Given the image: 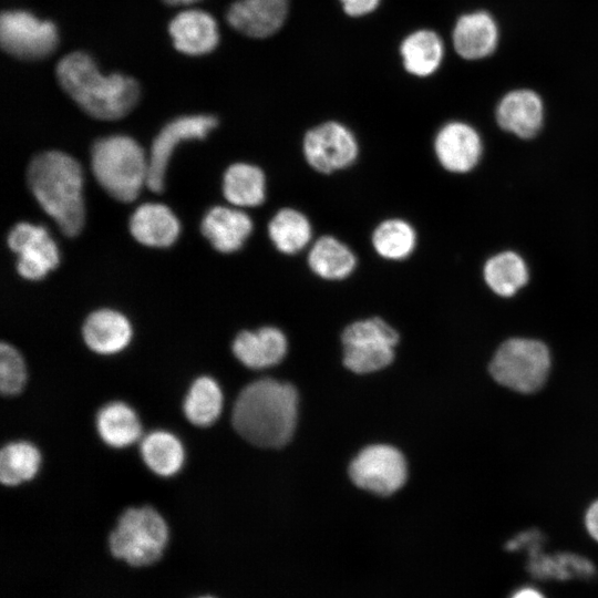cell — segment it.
<instances>
[{
  "instance_id": "1",
  "label": "cell",
  "mask_w": 598,
  "mask_h": 598,
  "mask_svg": "<svg viewBox=\"0 0 598 598\" xmlns=\"http://www.w3.org/2000/svg\"><path fill=\"white\" fill-rule=\"evenodd\" d=\"M298 415V393L289 383L260 379L245 386L233 409L236 432L259 447H280L291 439Z\"/></svg>"
},
{
  "instance_id": "2",
  "label": "cell",
  "mask_w": 598,
  "mask_h": 598,
  "mask_svg": "<svg viewBox=\"0 0 598 598\" xmlns=\"http://www.w3.org/2000/svg\"><path fill=\"white\" fill-rule=\"evenodd\" d=\"M61 87L89 115L113 121L125 116L140 97L137 82L126 75L104 76L93 59L84 52H73L56 65Z\"/></svg>"
},
{
  "instance_id": "3",
  "label": "cell",
  "mask_w": 598,
  "mask_h": 598,
  "mask_svg": "<svg viewBox=\"0 0 598 598\" xmlns=\"http://www.w3.org/2000/svg\"><path fill=\"white\" fill-rule=\"evenodd\" d=\"M30 190L42 209L68 237L84 225L83 174L80 164L60 151H48L32 158L27 171Z\"/></svg>"
},
{
  "instance_id": "4",
  "label": "cell",
  "mask_w": 598,
  "mask_h": 598,
  "mask_svg": "<svg viewBox=\"0 0 598 598\" xmlns=\"http://www.w3.org/2000/svg\"><path fill=\"white\" fill-rule=\"evenodd\" d=\"M91 166L97 183L120 202H133L146 185L148 161L144 150L130 136L97 140L91 150Z\"/></svg>"
},
{
  "instance_id": "5",
  "label": "cell",
  "mask_w": 598,
  "mask_h": 598,
  "mask_svg": "<svg viewBox=\"0 0 598 598\" xmlns=\"http://www.w3.org/2000/svg\"><path fill=\"white\" fill-rule=\"evenodd\" d=\"M551 362L550 350L544 341L512 337L492 354L487 371L499 386L519 394H534L546 384Z\"/></svg>"
},
{
  "instance_id": "6",
  "label": "cell",
  "mask_w": 598,
  "mask_h": 598,
  "mask_svg": "<svg viewBox=\"0 0 598 598\" xmlns=\"http://www.w3.org/2000/svg\"><path fill=\"white\" fill-rule=\"evenodd\" d=\"M168 540V527L151 506L130 507L109 535L113 557L132 567L148 566L162 556Z\"/></svg>"
},
{
  "instance_id": "7",
  "label": "cell",
  "mask_w": 598,
  "mask_h": 598,
  "mask_svg": "<svg viewBox=\"0 0 598 598\" xmlns=\"http://www.w3.org/2000/svg\"><path fill=\"white\" fill-rule=\"evenodd\" d=\"M341 341L344 365L355 373H369L392 362L399 333L382 318L373 317L347 326Z\"/></svg>"
},
{
  "instance_id": "8",
  "label": "cell",
  "mask_w": 598,
  "mask_h": 598,
  "mask_svg": "<svg viewBox=\"0 0 598 598\" xmlns=\"http://www.w3.org/2000/svg\"><path fill=\"white\" fill-rule=\"evenodd\" d=\"M301 150L309 167L323 175L351 167L360 153L353 132L338 121H326L309 128L302 137Z\"/></svg>"
},
{
  "instance_id": "9",
  "label": "cell",
  "mask_w": 598,
  "mask_h": 598,
  "mask_svg": "<svg viewBox=\"0 0 598 598\" xmlns=\"http://www.w3.org/2000/svg\"><path fill=\"white\" fill-rule=\"evenodd\" d=\"M58 30L28 11H3L0 18V42L10 55L37 60L50 55L58 45Z\"/></svg>"
},
{
  "instance_id": "10",
  "label": "cell",
  "mask_w": 598,
  "mask_h": 598,
  "mask_svg": "<svg viewBox=\"0 0 598 598\" xmlns=\"http://www.w3.org/2000/svg\"><path fill=\"white\" fill-rule=\"evenodd\" d=\"M349 475L358 487L386 496L404 485L408 467L399 450L374 444L360 451L352 460Z\"/></svg>"
},
{
  "instance_id": "11",
  "label": "cell",
  "mask_w": 598,
  "mask_h": 598,
  "mask_svg": "<svg viewBox=\"0 0 598 598\" xmlns=\"http://www.w3.org/2000/svg\"><path fill=\"white\" fill-rule=\"evenodd\" d=\"M217 125L218 120L207 114L181 116L167 123L153 141L146 186L152 192L161 193L174 148L182 141L205 138Z\"/></svg>"
},
{
  "instance_id": "12",
  "label": "cell",
  "mask_w": 598,
  "mask_h": 598,
  "mask_svg": "<svg viewBox=\"0 0 598 598\" xmlns=\"http://www.w3.org/2000/svg\"><path fill=\"white\" fill-rule=\"evenodd\" d=\"M8 245L19 255L17 270L25 279H42L59 265L58 246L42 226L18 223L9 233Z\"/></svg>"
},
{
  "instance_id": "13",
  "label": "cell",
  "mask_w": 598,
  "mask_h": 598,
  "mask_svg": "<svg viewBox=\"0 0 598 598\" xmlns=\"http://www.w3.org/2000/svg\"><path fill=\"white\" fill-rule=\"evenodd\" d=\"M433 148L437 162L444 169L463 174L477 165L482 154V141L471 125L453 121L437 131Z\"/></svg>"
},
{
  "instance_id": "14",
  "label": "cell",
  "mask_w": 598,
  "mask_h": 598,
  "mask_svg": "<svg viewBox=\"0 0 598 598\" xmlns=\"http://www.w3.org/2000/svg\"><path fill=\"white\" fill-rule=\"evenodd\" d=\"M288 11V0H237L228 9V23L245 35L266 38L277 32Z\"/></svg>"
},
{
  "instance_id": "15",
  "label": "cell",
  "mask_w": 598,
  "mask_h": 598,
  "mask_svg": "<svg viewBox=\"0 0 598 598\" xmlns=\"http://www.w3.org/2000/svg\"><path fill=\"white\" fill-rule=\"evenodd\" d=\"M525 569L539 581H589L598 574L596 564L589 557L569 550H540L526 557Z\"/></svg>"
},
{
  "instance_id": "16",
  "label": "cell",
  "mask_w": 598,
  "mask_h": 598,
  "mask_svg": "<svg viewBox=\"0 0 598 598\" xmlns=\"http://www.w3.org/2000/svg\"><path fill=\"white\" fill-rule=\"evenodd\" d=\"M498 125L520 138L535 136L544 120V104L540 96L528 89H517L506 93L496 109Z\"/></svg>"
},
{
  "instance_id": "17",
  "label": "cell",
  "mask_w": 598,
  "mask_h": 598,
  "mask_svg": "<svg viewBox=\"0 0 598 598\" xmlns=\"http://www.w3.org/2000/svg\"><path fill=\"white\" fill-rule=\"evenodd\" d=\"M453 44L465 60H481L494 53L498 44V25L486 11L461 16L453 29Z\"/></svg>"
},
{
  "instance_id": "18",
  "label": "cell",
  "mask_w": 598,
  "mask_h": 598,
  "mask_svg": "<svg viewBox=\"0 0 598 598\" xmlns=\"http://www.w3.org/2000/svg\"><path fill=\"white\" fill-rule=\"evenodd\" d=\"M252 228V220L245 212L227 206H214L202 221L203 235L216 250L224 254L239 250Z\"/></svg>"
},
{
  "instance_id": "19",
  "label": "cell",
  "mask_w": 598,
  "mask_h": 598,
  "mask_svg": "<svg viewBox=\"0 0 598 598\" xmlns=\"http://www.w3.org/2000/svg\"><path fill=\"white\" fill-rule=\"evenodd\" d=\"M283 332L271 326L256 331L244 330L233 341L235 357L250 369H264L279 363L287 352Z\"/></svg>"
},
{
  "instance_id": "20",
  "label": "cell",
  "mask_w": 598,
  "mask_h": 598,
  "mask_svg": "<svg viewBox=\"0 0 598 598\" xmlns=\"http://www.w3.org/2000/svg\"><path fill=\"white\" fill-rule=\"evenodd\" d=\"M174 47L189 55H200L213 51L219 40L215 19L200 10L178 13L169 23Z\"/></svg>"
},
{
  "instance_id": "21",
  "label": "cell",
  "mask_w": 598,
  "mask_h": 598,
  "mask_svg": "<svg viewBox=\"0 0 598 598\" xmlns=\"http://www.w3.org/2000/svg\"><path fill=\"white\" fill-rule=\"evenodd\" d=\"M357 265L354 251L333 235L318 237L307 254V266L310 271L326 281H342L349 278Z\"/></svg>"
},
{
  "instance_id": "22",
  "label": "cell",
  "mask_w": 598,
  "mask_h": 598,
  "mask_svg": "<svg viewBox=\"0 0 598 598\" xmlns=\"http://www.w3.org/2000/svg\"><path fill=\"white\" fill-rule=\"evenodd\" d=\"M86 346L100 354L122 351L131 341L132 327L121 312L100 309L89 315L82 328Z\"/></svg>"
},
{
  "instance_id": "23",
  "label": "cell",
  "mask_w": 598,
  "mask_h": 598,
  "mask_svg": "<svg viewBox=\"0 0 598 598\" xmlns=\"http://www.w3.org/2000/svg\"><path fill=\"white\" fill-rule=\"evenodd\" d=\"M179 228L177 217L161 203L138 206L130 219L132 236L150 247H169L177 239Z\"/></svg>"
},
{
  "instance_id": "24",
  "label": "cell",
  "mask_w": 598,
  "mask_h": 598,
  "mask_svg": "<svg viewBox=\"0 0 598 598\" xmlns=\"http://www.w3.org/2000/svg\"><path fill=\"white\" fill-rule=\"evenodd\" d=\"M269 240L277 251L293 256L312 240V225L308 216L293 207H281L267 225Z\"/></svg>"
},
{
  "instance_id": "25",
  "label": "cell",
  "mask_w": 598,
  "mask_h": 598,
  "mask_svg": "<svg viewBox=\"0 0 598 598\" xmlns=\"http://www.w3.org/2000/svg\"><path fill=\"white\" fill-rule=\"evenodd\" d=\"M223 193L235 207L260 206L267 195L265 172L250 163H234L224 173Z\"/></svg>"
},
{
  "instance_id": "26",
  "label": "cell",
  "mask_w": 598,
  "mask_h": 598,
  "mask_svg": "<svg viewBox=\"0 0 598 598\" xmlns=\"http://www.w3.org/2000/svg\"><path fill=\"white\" fill-rule=\"evenodd\" d=\"M371 244L375 254L382 259L402 261L414 252L417 233L406 219L389 217L374 227Z\"/></svg>"
},
{
  "instance_id": "27",
  "label": "cell",
  "mask_w": 598,
  "mask_h": 598,
  "mask_svg": "<svg viewBox=\"0 0 598 598\" xmlns=\"http://www.w3.org/2000/svg\"><path fill=\"white\" fill-rule=\"evenodd\" d=\"M96 430L104 443L112 447H126L142 435V425L135 411L123 402L104 405L96 415Z\"/></svg>"
},
{
  "instance_id": "28",
  "label": "cell",
  "mask_w": 598,
  "mask_h": 598,
  "mask_svg": "<svg viewBox=\"0 0 598 598\" xmlns=\"http://www.w3.org/2000/svg\"><path fill=\"white\" fill-rule=\"evenodd\" d=\"M405 70L416 76L434 73L444 54L441 38L432 30H419L409 34L400 48Z\"/></svg>"
},
{
  "instance_id": "29",
  "label": "cell",
  "mask_w": 598,
  "mask_h": 598,
  "mask_svg": "<svg viewBox=\"0 0 598 598\" xmlns=\"http://www.w3.org/2000/svg\"><path fill=\"white\" fill-rule=\"evenodd\" d=\"M141 455L147 467L161 476L176 474L185 460L182 442L174 434L161 430L143 437Z\"/></svg>"
},
{
  "instance_id": "30",
  "label": "cell",
  "mask_w": 598,
  "mask_h": 598,
  "mask_svg": "<svg viewBox=\"0 0 598 598\" xmlns=\"http://www.w3.org/2000/svg\"><path fill=\"white\" fill-rule=\"evenodd\" d=\"M486 285L497 296H514L528 280L524 259L514 251H503L489 258L483 270Z\"/></svg>"
},
{
  "instance_id": "31",
  "label": "cell",
  "mask_w": 598,
  "mask_h": 598,
  "mask_svg": "<svg viewBox=\"0 0 598 598\" xmlns=\"http://www.w3.org/2000/svg\"><path fill=\"white\" fill-rule=\"evenodd\" d=\"M223 392L218 383L210 377L197 378L185 396L183 411L194 425H212L223 410Z\"/></svg>"
},
{
  "instance_id": "32",
  "label": "cell",
  "mask_w": 598,
  "mask_h": 598,
  "mask_svg": "<svg viewBox=\"0 0 598 598\" xmlns=\"http://www.w3.org/2000/svg\"><path fill=\"white\" fill-rule=\"evenodd\" d=\"M41 455L31 443L19 441L6 444L0 452V481L16 486L32 480L39 471Z\"/></svg>"
},
{
  "instance_id": "33",
  "label": "cell",
  "mask_w": 598,
  "mask_h": 598,
  "mask_svg": "<svg viewBox=\"0 0 598 598\" xmlns=\"http://www.w3.org/2000/svg\"><path fill=\"white\" fill-rule=\"evenodd\" d=\"M27 382V369L22 355L11 344H0V390L3 395L20 393Z\"/></svg>"
},
{
  "instance_id": "34",
  "label": "cell",
  "mask_w": 598,
  "mask_h": 598,
  "mask_svg": "<svg viewBox=\"0 0 598 598\" xmlns=\"http://www.w3.org/2000/svg\"><path fill=\"white\" fill-rule=\"evenodd\" d=\"M546 536L535 527L527 528L514 534L504 544L508 553H525L526 557L545 549Z\"/></svg>"
},
{
  "instance_id": "35",
  "label": "cell",
  "mask_w": 598,
  "mask_h": 598,
  "mask_svg": "<svg viewBox=\"0 0 598 598\" xmlns=\"http://www.w3.org/2000/svg\"><path fill=\"white\" fill-rule=\"evenodd\" d=\"M344 12L351 17H361L372 12L380 0H340Z\"/></svg>"
},
{
  "instance_id": "36",
  "label": "cell",
  "mask_w": 598,
  "mask_h": 598,
  "mask_svg": "<svg viewBox=\"0 0 598 598\" xmlns=\"http://www.w3.org/2000/svg\"><path fill=\"white\" fill-rule=\"evenodd\" d=\"M584 527L587 535L598 544V498L592 501L586 508Z\"/></svg>"
},
{
  "instance_id": "37",
  "label": "cell",
  "mask_w": 598,
  "mask_h": 598,
  "mask_svg": "<svg viewBox=\"0 0 598 598\" xmlns=\"http://www.w3.org/2000/svg\"><path fill=\"white\" fill-rule=\"evenodd\" d=\"M507 598H547V596L539 587L528 584L516 587Z\"/></svg>"
},
{
  "instance_id": "38",
  "label": "cell",
  "mask_w": 598,
  "mask_h": 598,
  "mask_svg": "<svg viewBox=\"0 0 598 598\" xmlns=\"http://www.w3.org/2000/svg\"><path fill=\"white\" fill-rule=\"evenodd\" d=\"M163 1L171 6H181V4H189L198 0H163Z\"/></svg>"
},
{
  "instance_id": "39",
  "label": "cell",
  "mask_w": 598,
  "mask_h": 598,
  "mask_svg": "<svg viewBox=\"0 0 598 598\" xmlns=\"http://www.w3.org/2000/svg\"><path fill=\"white\" fill-rule=\"evenodd\" d=\"M199 598H212V597H199Z\"/></svg>"
}]
</instances>
